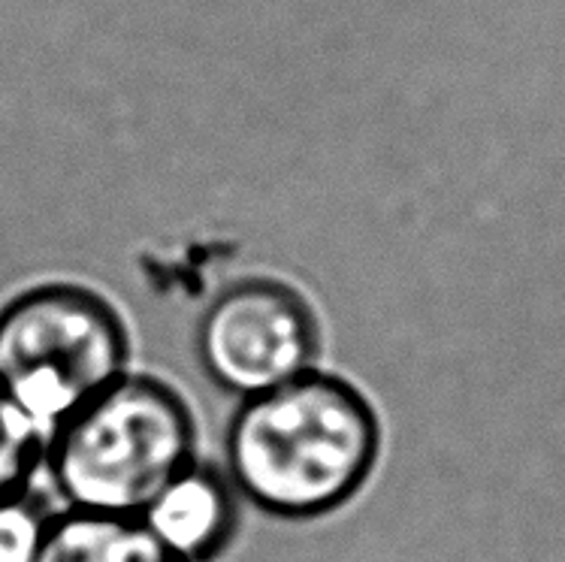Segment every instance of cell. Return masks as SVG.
<instances>
[{
    "mask_svg": "<svg viewBox=\"0 0 565 562\" xmlns=\"http://www.w3.org/2000/svg\"><path fill=\"white\" fill-rule=\"evenodd\" d=\"M194 459L185 396L154 375L125 372L46 438L43 469L70 511L139 517Z\"/></svg>",
    "mask_w": 565,
    "mask_h": 562,
    "instance_id": "7a4b0ae2",
    "label": "cell"
},
{
    "mask_svg": "<svg viewBox=\"0 0 565 562\" xmlns=\"http://www.w3.org/2000/svg\"><path fill=\"white\" fill-rule=\"evenodd\" d=\"M49 517L31 494L0 502V562H36Z\"/></svg>",
    "mask_w": 565,
    "mask_h": 562,
    "instance_id": "ba28073f",
    "label": "cell"
},
{
    "mask_svg": "<svg viewBox=\"0 0 565 562\" xmlns=\"http://www.w3.org/2000/svg\"><path fill=\"white\" fill-rule=\"evenodd\" d=\"M151 539L175 562H212L239 527V494L227 471L194 459L139 515Z\"/></svg>",
    "mask_w": 565,
    "mask_h": 562,
    "instance_id": "5b68a950",
    "label": "cell"
},
{
    "mask_svg": "<svg viewBox=\"0 0 565 562\" xmlns=\"http://www.w3.org/2000/svg\"><path fill=\"white\" fill-rule=\"evenodd\" d=\"M125 372V321L88 287L40 285L0 309V391L43 438Z\"/></svg>",
    "mask_w": 565,
    "mask_h": 562,
    "instance_id": "3957f363",
    "label": "cell"
},
{
    "mask_svg": "<svg viewBox=\"0 0 565 562\" xmlns=\"http://www.w3.org/2000/svg\"><path fill=\"white\" fill-rule=\"evenodd\" d=\"M43 433L0 391V502L31 490L36 469H43Z\"/></svg>",
    "mask_w": 565,
    "mask_h": 562,
    "instance_id": "52a82bcc",
    "label": "cell"
},
{
    "mask_svg": "<svg viewBox=\"0 0 565 562\" xmlns=\"http://www.w3.org/2000/svg\"><path fill=\"white\" fill-rule=\"evenodd\" d=\"M321 330L309 299L276 278H239L196 324V357L212 384L236 400L312 372Z\"/></svg>",
    "mask_w": 565,
    "mask_h": 562,
    "instance_id": "277c9868",
    "label": "cell"
},
{
    "mask_svg": "<svg viewBox=\"0 0 565 562\" xmlns=\"http://www.w3.org/2000/svg\"><path fill=\"white\" fill-rule=\"evenodd\" d=\"M36 562H175L139 517L70 511L49 517Z\"/></svg>",
    "mask_w": 565,
    "mask_h": 562,
    "instance_id": "8992f818",
    "label": "cell"
},
{
    "mask_svg": "<svg viewBox=\"0 0 565 562\" xmlns=\"http://www.w3.org/2000/svg\"><path fill=\"white\" fill-rule=\"evenodd\" d=\"M381 426L351 381L315 367L239 400L224 433V471L239 499L281 520L351 502L375 469Z\"/></svg>",
    "mask_w": 565,
    "mask_h": 562,
    "instance_id": "6da1fadb",
    "label": "cell"
}]
</instances>
